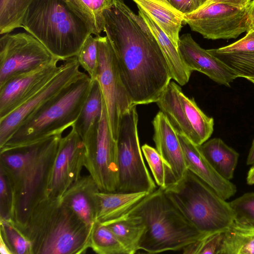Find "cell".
I'll use <instances>...</instances> for the list:
<instances>
[{"mask_svg":"<svg viewBox=\"0 0 254 254\" xmlns=\"http://www.w3.org/2000/svg\"><path fill=\"white\" fill-rule=\"evenodd\" d=\"M252 0H207L200 7L213 3H220L242 9L247 8L249 5Z\"/></svg>","mask_w":254,"mask_h":254,"instance_id":"40","label":"cell"},{"mask_svg":"<svg viewBox=\"0 0 254 254\" xmlns=\"http://www.w3.org/2000/svg\"><path fill=\"white\" fill-rule=\"evenodd\" d=\"M141 150L154 180L160 188L164 189L176 182L171 169L156 149L145 144L142 146Z\"/></svg>","mask_w":254,"mask_h":254,"instance_id":"31","label":"cell"},{"mask_svg":"<svg viewBox=\"0 0 254 254\" xmlns=\"http://www.w3.org/2000/svg\"><path fill=\"white\" fill-rule=\"evenodd\" d=\"M158 0V1H159L160 2H164L165 3L169 4L165 0Z\"/></svg>","mask_w":254,"mask_h":254,"instance_id":"47","label":"cell"},{"mask_svg":"<svg viewBox=\"0 0 254 254\" xmlns=\"http://www.w3.org/2000/svg\"><path fill=\"white\" fill-rule=\"evenodd\" d=\"M90 248L99 254H127V251L109 227L98 221L93 226Z\"/></svg>","mask_w":254,"mask_h":254,"instance_id":"30","label":"cell"},{"mask_svg":"<svg viewBox=\"0 0 254 254\" xmlns=\"http://www.w3.org/2000/svg\"><path fill=\"white\" fill-rule=\"evenodd\" d=\"M107 226L125 248L127 254H135L146 230L141 216L127 213L123 216L102 223Z\"/></svg>","mask_w":254,"mask_h":254,"instance_id":"26","label":"cell"},{"mask_svg":"<svg viewBox=\"0 0 254 254\" xmlns=\"http://www.w3.org/2000/svg\"><path fill=\"white\" fill-rule=\"evenodd\" d=\"M178 135L187 169L207 184L223 199L226 200L233 196L237 191L236 186L215 171L197 145L183 135L178 133Z\"/></svg>","mask_w":254,"mask_h":254,"instance_id":"18","label":"cell"},{"mask_svg":"<svg viewBox=\"0 0 254 254\" xmlns=\"http://www.w3.org/2000/svg\"><path fill=\"white\" fill-rule=\"evenodd\" d=\"M198 146L209 163L221 176L230 181L233 178L239 157L236 150L219 138L207 140Z\"/></svg>","mask_w":254,"mask_h":254,"instance_id":"25","label":"cell"},{"mask_svg":"<svg viewBox=\"0 0 254 254\" xmlns=\"http://www.w3.org/2000/svg\"><path fill=\"white\" fill-rule=\"evenodd\" d=\"M103 105V98L99 84L96 80H93L89 95L71 127L81 138L85 150L90 148L96 140Z\"/></svg>","mask_w":254,"mask_h":254,"instance_id":"21","label":"cell"},{"mask_svg":"<svg viewBox=\"0 0 254 254\" xmlns=\"http://www.w3.org/2000/svg\"><path fill=\"white\" fill-rule=\"evenodd\" d=\"M96 37L99 65L96 80L105 104L111 131L117 140L122 117L133 105L122 80L116 56L107 37Z\"/></svg>","mask_w":254,"mask_h":254,"instance_id":"10","label":"cell"},{"mask_svg":"<svg viewBox=\"0 0 254 254\" xmlns=\"http://www.w3.org/2000/svg\"><path fill=\"white\" fill-rule=\"evenodd\" d=\"M224 232H216L204 235L183 248V253L218 254L222 242Z\"/></svg>","mask_w":254,"mask_h":254,"instance_id":"36","label":"cell"},{"mask_svg":"<svg viewBox=\"0 0 254 254\" xmlns=\"http://www.w3.org/2000/svg\"><path fill=\"white\" fill-rule=\"evenodd\" d=\"M167 2L183 15L197 9L194 0H165Z\"/></svg>","mask_w":254,"mask_h":254,"instance_id":"39","label":"cell"},{"mask_svg":"<svg viewBox=\"0 0 254 254\" xmlns=\"http://www.w3.org/2000/svg\"><path fill=\"white\" fill-rule=\"evenodd\" d=\"M136 106L122 117L117 139L118 184L117 191L149 193L156 185L145 164L138 131Z\"/></svg>","mask_w":254,"mask_h":254,"instance_id":"8","label":"cell"},{"mask_svg":"<svg viewBox=\"0 0 254 254\" xmlns=\"http://www.w3.org/2000/svg\"><path fill=\"white\" fill-rule=\"evenodd\" d=\"M218 254H254V227L234 221L224 232Z\"/></svg>","mask_w":254,"mask_h":254,"instance_id":"27","label":"cell"},{"mask_svg":"<svg viewBox=\"0 0 254 254\" xmlns=\"http://www.w3.org/2000/svg\"><path fill=\"white\" fill-rule=\"evenodd\" d=\"M84 167L100 191L116 192L118 184L117 142L111 131L106 107L103 109L96 140L85 150Z\"/></svg>","mask_w":254,"mask_h":254,"instance_id":"14","label":"cell"},{"mask_svg":"<svg viewBox=\"0 0 254 254\" xmlns=\"http://www.w3.org/2000/svg\"><path fill=\"white\" fill-rule=\"evenodd\" d=\"M56 59L44 45L28 32L3 34L0 38V86L16 75L36 69Z\"/></svg>","mask_w":254,"mask_h":254,"instance_id":"12","label":"cell"},{"mask_svg":"<svg viewBox=\"0 0 254 254\" xmlns=\"http://www.w3.org/2000/svg\"><path fill=\"white\" fill-rule=\"evenodd\" d=\"M75 57L91 79L96 80L99 65L97 37L89 35Z\"/></svg>","mask_w":254,"mask_h":254,"instance_id":"34","label":"cell"},{"mask_svg":"<svg viewBox=\"0 0 254 254\" xmlns=\"http://www.w3.org/2000/svg\"><path fill=\"white\" fill-rule=\"evenodd\" d=\"M208 51L212 54L254 52V30L250 29L245 37L230 45Z\"/></svg>","mask_w":254,"mask_h":254,"instance_id":"37","label":"cell"},{"mask_svg":"<svg viewBox=\"0 0 254 254\" xmlns=\"http://www.w3.org/2000/svg\"><path fill=\"white\" fill-rule=\"evenodd\" d=\"M148 193L99 191V211L97 221L104 223L127 213Z\"/></svg>","mask_w":254,"mask_h":254,"instance_id":"24","label":"cell"},{"mask_svg":"<svg viewBox=\"0 0 254 254\" xmlns=\"http://www.w3.org/2000/svg\"><path fill=\"white\" fill-rule=\"evenodd\" d=\"M178 50L184 64L190 70L200 72L218 84L230 86L238 77L224 63L202 48L189 33L180 37Z\"/></svg>","mask_w":254,"mask_h":254,"instance_id":"17","label":"cell"},{"mask_svg":"<svg viewBox=\"0 0 254 254\" xmlns=\"http://www.w3.org/2000/svg\"><path fill=\"white\" fill-rule=\"evenodd\" d=\"M184 22L192 31L211 40L235 39L251 27L248 7L241 9L220 3L184 15Z\"/></svg>","mask_w":254,"mask_h":254,"instance_id":"13","label":"cell"},{"mask_svg":"<svg viewBox=\"0 0 254 254\" xmlns=\"http://www.w3.org/2000/svg\"><path fill=\"white\" fill-rule=\"evenodd\" d=\"M0 236L13 254H33L30 242L12 219L0 218Z\"/></svg>","mask_w":254,"mask_h":254,"instance_id":"32","label":"cell"},{"mask_svg":"<svg viewBox=\"0 0 254 254\" xmlns=\"http://www.w3.org/2000/svg\"><path fill=\"white\" fill-rule=\"evenodd\" d=\"M138 14L145 20L156 38L167 63L172 79L179 85L186 84L193 72L184 63L178 48L154 20L138 7Z\"/></svg>","mask_w":254,"mask_h":254,"instance_id":"22","label":"cell"},{"mask_svg":"<svg viewBox=\"0 0 254 254\" xmlns=\"http://www.w3.org/2000/svg\"><path fill=\"white\" fill-rule=\"evenodd\" d=\"M33 0H0V34L22 27L25 14Z\"/></svg>","mask_w":254,"mask_h":254,"instance_id":"29","label":"cell"},{"mask_svg":"<svg viewBox=\"0 0 254 254\" xmlns=\"http://www.w3.org/2000/svg\"><path fill=\"white\" fill-rule=\"evenodd\" d=\"M229 203L234 213V222L254 227V191L246 193Z\"/></svg>","mask_w":254,"mask_h":254,"instance_id":"35","label":"cell"},{"mask_svg":"<svg viewBox=\"0 0 254 254\" xmlns=\"http://www.w3.org/2000/svg\"><path fill=\"white\" fill-rule=\"evenodd\" d=\"M247 79H248L249 81H250V82H252L254 84V78H247Z\"/></svg>","mask_w":254,"mask_h":254,"instance_id":"46","label":"cell"},{"mask_svg":"<svg viewBox=\"0 0 254 254\" xmlns=\"http://www.w3.org/2000/svg\"><path fill=\"white\" fill-rule=\"evenodd\" d=\"M92 82L86 73L21 124L1 147L27 144L63 134L77 119Z\"/></svg>","mask_w":254,"mask_h":254,"instance_id":"7","label":"cell"},{"mask_svg":"<svg viewBox=\"0 0 254 254\" xmlns=\"http://www.w3.org/2000/svg\"><path fill=\"white\" fill-rule=\"evenodd\" d=\"M60 60L16 75L0 86V119L15 110L60 70Z\"/></svg>","mask_w":254,"mask_h":254,"instance_id":"16","label":"cell"},{"mask_svg":"<svg viewBox=\"0 0 254 254\" xmlns=\"http://www.w3.org/2000/svg\"><path fill=\"white\" fill-rule=\"evenodd\" d=\"M156 104L177 132L194 144L201 145L212 134L214 119L198 107L193 98L186 96L175 82L170 81Z\"/></svg>","mask_w":254,"mask_h":254,"instance_id":"9","label":"cell"},{"mask_svg":"<svg viewBox=\"0 0 254 254\" xmlns=\"http://www.w3.org/2000/svg\"><path fill=\"white\" fill-rule=\"evenodd\" d=\"M22 28L63 61L75 57L92 34L64 0H33L25 14Z\"/></svg>","mask_w":254,"mask_h":254,"instance_id":"4","label":"cell"},{"mask_svg":"<svg viewBox=\"0 0 254 254\" xmlns=\"http://www.w3.org/2000/svg\"><path fill=\"white\" fill-rule=\"evenodd\" d=\"M80 67L76 57L66 60L60 70L47 83L15 110L0 119V148L25 121L86 74L80 71Z\"/></svg>","mask_w":254,"mask_h":254,"instance_id":"11","label":"cell"},{"mask_svg":"<svg viewBox=\"0 0 254 254\" xmlns=\"http://www.w3.org/2000/svg\"><path fill=\"white\" fill-rule=\"evenodd\" d=\"M207 0H194L197 9L201 6Z\"/></svg>","mask_w":254,"mask_h":254,"instance_id":"45","label":"cell"},{"mask_svg":"<svg viewBox=\"0 0 254 254\" xmlns=\"http://www.w3.org/2000/svg\"><path fill=\"white\" fill-rule=\"evenodd\" d=\"M0 254H13L9 247L1 236H0Z\"/></svg>","mask_w":254,"mask_h":254,"instance_id":"42","label":"cell"},{"mask_svg":"<svg viewBox=\"0 0 254 254\" xmlns=\"http://www.w3.org/2000/svg\"><path fill=\"white\" fill-rule=\"evenodd\" d=\"M62 134L19 146L0 148V170L12 191V219L22 227L48 196L50 177Z\"/></svg>","mask_w":254,"mask_h":254,"instance_id":"2","label":"cell"},{"mask_svg":"<svg viewBox=\"0 0 254 254\" xmlns=\"http://www.w3.org/2000/svg\"><path fill=\"white\" fill-rule=\"evenodd\" d=\"M100 189L91 175L81 176L62 196L63 202L85 224L93 227L99 211Z\"/></svg>","mask_w":254,"mask_h":254,"instance_id":"20","label":"cell"},{"mask_svg":"<svg viewBox=\"0 0 254 254\" xmlns=\"http://www.w3.org/2000/svg\"><path fill=\"white\" fill-rule=\"evenodd\" d=\"M163 190L183 216L203 234L224 232L234 221L229 202L188 169Z\"/></svg>","mask_w":254,"mask_h":254,"instance_id":"6","label":"cell"},{"mask_svg":"<svg viewBox=\"0 0 254 254\" xmlns=\"http://www.w3.org/2000/svg\"><path fill=\"white\" fill-rule=\"evenodd\" d=\"M93 228L81 220L61 197L48 196L19 229L30 242L33 254H80L90 248Z\"/></svg>","mask_w":254,"mask_h":254,"instance_id":"3","label":"cell"},{"mask_svg":"<svg viewBox=\"0 0 254 254\" xmlns=\"http://www.w3.org/2000/svg\"><path fill=\"white\" fill-rule=\"evenodd\" d=\"M247 164L253 165L254 164V139L253 141L247 159Z\"/></svg>","mask_w":254,"mask_h":254,"instance_id":"43","label":"cell"},{"mask_svg":"<svg viewBox=\"0 0 254 254\" xmlns=\"http://www.w3.org/2000/svg\"><path fill=\"white\" fill-rule=\"evenodd\" d=\"M127 213L139 215L146 225L139 250L155 254L178 251L203 234L192 225L159 188L147 194Z\"/></svg>","mask_w":254,"mask_h":254,"instance_id":"5","label":"cell"},{"mask_svg":"<svg viewBox=\"0 0 254 254\" xmlns=\"http://www.w3.org/2000/svg\"><path fill=\"white\" fill-rule=\"evenodd\" d=\"M248 13L250 20V29L254 30V0H252L248 6Z\"/></svg>","mask_w":254,"mask_h":254,"instance_id":"41","label":"cell"},{"mask_svg":"<svg viewBox=\"0 0 254 254\" xmlns=\"http://www.w3.org/2000/svg\"><path fill=\"white\" fill-rule=\"evenodd\" d=\"M104 30L133 106L156 103L172 79L166 60L147 23L123 0L103 10Z\"/></svg>","mask_w":254,"mask_h":254,"instance_id":"1","label":"cell"},{"mask_svg":"<svg viewBox=\"0 0 254 254\" xmlns=\"http://www.w3.org/2000/svg\"><path fill=\"white\" fill-rule=\"evenodd\" d=\"M85 23L92 34L99 35L104 30L103 10L110 0H64Z\"/></svg>","mask_w":254,"mask_h":254,"instance_id":"28","label":"cell"},{"mask_svg":"<svg viewBox=\"0 0 254 254\" xmlns=\"http://www.w3.org/2000/svg\"><path fill=\"white\" fill-rule=\"evenodd\" d=\"M247 182L248 184L250 185L254 184V164L253 165L252 167L250 169L247 177Z\"/></svg>","mask_w":254,"mask_h":254,"instance_id":"44","label":"cell"},{"mask_svg":"<svg viewBox=\"0 0 254 254\" xmlns=\"http://www.w3.org/2000/svg\"><path fill=\"white\" fill-rule=\"evenodd\" d=\"M152 124L156 149L171 169L177 182L188 170L178 133L160 111L154 117Z\"/></svg>","mask_w":254,"mask_h":254,"instance_id":"19","label":"cell"},{"mask_svg":"<svg viewBox=\"0 0 254 254\" xmlns=\"http://www.w3.org/2000/svg\"><path fill=\"white\" fill-rule=\"evenodd\" d=\"M132 0L154 20L178 48L184 15L157 0Z\"/></svg>","mask_w":254,"mask_h":254,"instance_id":"23","label":"cell"},{"mask_svg":"<svg viewBox=\"0 0 254 254\" xmlns=\"http://www.w3.org/2000/svg\"><path fill=\"white\" fill-rule=\"evenodd\" d=\"M62 137L53 163L48 186V196L62 197L81 176L85 148L75 129Z\"/></svg>","mask_w":254,"mask_h":254,"instance_id":"15","label":"cell"},{"mask_svg":"<svg viewBox=\"0 0 254 254\" xmlns=\"http://www.w3.org/2000/svg\"><path fill=\"white\" fill-rule=\"evenodd\" d=\"M212 55L231 68L238 77L254 78V52Z\"/></svg>","mask_w":254,"mask_h":254,"instance_id":"33","label":"cell"},{"mask_svg":"<svg viewBox=\"0 0 254 254\" xmlns=\"http://www.w3.org/2000/svg\"><path fill=\"white\" fill-rule=\"evenodd\" d=\"M13 195L8 181L0 170V218L12 219Z\"/></svg>","mask_w":254,"mask_h":254,"instance_id":"38","label":"cell"}]
</instances>
